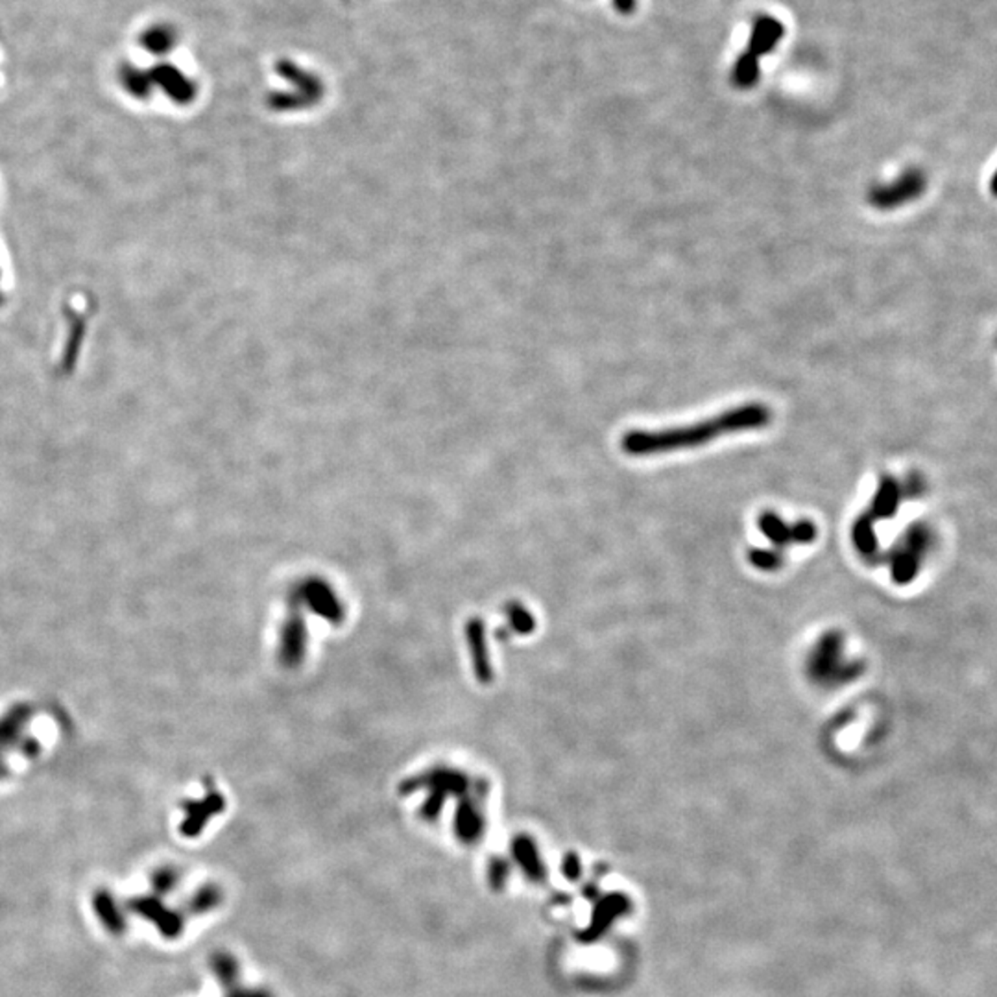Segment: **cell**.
<instances>
[{"instance_id": "5", "label": "cell", "mask_w": 997, "mask_h": 997, "mask_svg": "<svg viewBox=\"0 0 997 997\" xmlns=\"http://www.w3.org/2000/svg\"><path fill=\"white\" fill-rule=\"evenodd\" d=\"M916 178L909 174L905 176L901 181L890 185V187H878L874 188L872 193H870V202H872L876 207L879 209H890L898 203H901L905 198L915 195L916 190Z\"/></svg>"}, {"instance_id": "1", "label": "cell", "mask_w": 997, "mask_h": 997, "mask_svg": "<svg viewBox=\"0 0 997 997\" xmlns=\"http://www.w3.org/2000/svg\"><path fill=\"white\" fill-rule=\"evenodd\" d=\"M772 421V410L763 403H748L728 412L713 416L694 426L672 427L662 431H628L621 448L630 456H654L674 453L678 449L700 448L725 434L765 429Z\"/></svg>"}, {"instance_id": "3", "label": "cell", "mask_w": 997, "mask_h": 997, "mask_svg": "<svg viewBox=\"0 0 997 997\" xmlns=\"http://www.w3.org/2000/svg\"><path fill=\"white\" fill-rule=\"evenodd\" d=\"M783 35H785V27L779 19L772 15H757L754 20L747 52L757 58L771 54Z\"/></svg>"}, {"instance_id": "7", "label": "cell", "mask_w": 997, "mask_h": 997, "mask_svg": "<svg viewBox=\"0 0 997 997\" xmlns=\"http://www.w3.org/2000/svg\"><path fill=\"white\" fill-rule=\"evenodd\" d=\"M761 530L765 533L769 538H772V541L776 543H787L791 538L793 541H796V528L789 530L785 526V523H781V519L776 514H765L761 518Z\"/></svg>"}, {"instance_id": "2", "label": "cell", "mask_w": 997, "mask_h": 997, "mask_svg": "<svg viewBox=\"0 0 997 997\" xmlns=\"http://www.w3.org/2000/svg\"><path fill=\"white\" fill-rule=\"evenodd\" d=\"M130 910L139 915L141 918L152 922L165 937H176L180 935L181 931V920L173 912L171 909H166L157 898L154 896H137L134 900H130L128 903Z\"/></svg>"}, {"instance_id": "6", "label": "cell", "mask_w": 997, "mask_h": 997, "mask_svg": "<svg viewBox=\"0 0 997 997\" xmlns=\"http://www.w3.org/2000/svg\"><path fill=\"white\" fill-rule=\"evenodd\" d=\"M759 78V58L745 52L737 61L732 73L733 86L739 89H750L757 83Z\"/></svg>"}, {"instance_id": "4", "label": "cell", "mask_w": 997, "mask_h": 997, "mask_svg": "<svg viewBox=\"0 0 997 997\" xmlns=\"http://www.w3.org/2000/svg\"><path fill=\"white\" fill-rule=\"evenodd\" d=\"M93 909L102 927L119 937L126 931V916L110 888H96L93 894Z\"/></svg>"}, {"instance_id": "9", "label": "cell", "mask_w": 997, "mask_h": 997, "mask_svg": "<svg viewBox=\"0 0 997 997\" xmlns=\"http://www.w3.org/2000/svg\"><path fill=\"white\" fill-rule=\"evenodd\" d=\"M152 881H154L156 890H159V893H166V890H171L173 885L176 883L174 874L171 872V870H159Z\"/></svg>"}, {"instance_id": "10", "label": "cell", "mask_w": 997, "mask_h": 997, "mask_svg": "<svg viewBox=\"0 0 997 997\" xmlns=\"http://www.w3.org/2000/svg\"><path fill=\"white\" fill-rule=\"evenodd\" d=\"M613 6L621 15H630L635 10V0H613Z\"/></svg>"}, {"instance_id": "8", "label": "cell", "mask_w": 997, "mask_h": 997, "mask_svg": "<svg viewBox=\"0 0 997 997\" xmlns=\"http://www.w3.org/2000/svg\"><path fill=\"white\" fill-rule=\"evenodd\" d=\"M750 560L761 569H776L779 565V558L774 553H765V550H755Z\"/></svg>"}]
</instances>
